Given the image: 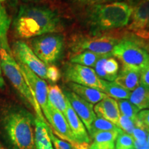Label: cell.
Listing matches in <instances>:
<instances>
[{"instance_id": "6da1fadb", "label": "cell", "mask_w": 149, "mask_h": 149, "mask_svg": "<svg viewBox=\"0 0 149 149\" xmlns=\"http://www.w3.org/2000/svg\"><path fill=\"white\" fill-rule=\"evenodd\" d=\"M35 118L17 104L8 103L0 109V136L8 149H36Z\"/></svg>"}, {"instance_id": "7a4b0ae2", "label": "cell", "mask_w": 149, "mask_h": 149, "mask_svg": "<svg viewBox=\"0 0 149 149\" xmlns=\"http://www.w3.org/2000/svg\"><path fill=\"white\" fill-rule=\"evenodd\" d=\"M16 38L29 39L58 33L62 30L60 18L46 6L31 4L20 6L12 24Z\"/></svg>"}, {"instance_id": "3957f363", "label": "cell", "mask_w": 149, "mask_h": 149, "mask_svg": "<svg viewBox=\"0 0 149 149\" xmlns=\"http://www.w3.org/2000/svg\"><path fill=\"white\" fill-rule=\"evenodd\" d=\"M133 8L132 6L122 1L100 3L91 6L88 15L93 33L97 34L100 31L127 26L131 17Z\"/></svg>"}, {"instance_id": "277c9868", "label": "cell", "mask_w": 149, "mask_h": 149, "mask_svg": "<svg viewBox=\"0 0 149 149\" xmlns=\"http://www.w3.org/2000/svg\"><path fill=\"white\" fill-rule=\"evenodd\" d=\"M0 58L2 72L22 97L24 102L35 110L37 119L48 123L43 115L40 105L35 100L29 85L24 79L18 64L13 56L12 51H8L4 48H0Z\"/></svg>"}, {"instance_id": "5b68a950", "label": "cell", "mask_w": 149, "mask_h": 149, "mask_svg": "<svg viewBox=\"0 0 149 149\" xmlns=\"http://www.w3.org/2000/svg\"><path fill=\"white\" fill-rule=\"evenodd\" d=\"M112 55L122 62L124 68L141 72L149 65L148 52L139 42L127 39L120 40L113 48Z\"/></svg>"}, {"instance_id": "8992f818", "label": "cell", "mask_w": 149, "mask_h": 149, "mask_svg": "<svg viewBox=\"0 0 149 149\" xmlns=\"http://www.w3.org/2000/svg\"><path fill=\"white\" fill-rule=\"evenodd\" d=\"M64 37L57 33L43 35L33 38L31 48L36 56L47 65H55L61 59L64 50Z\"/></svg>"}, {"instance_id": "52a82bcc", "label": "cell", "mask_w": 149, "mask_h": 149, "mask_svg": "<svg viewBox=\"0 0 149 149\" xmlns=\"http://www.w3.org/2000/svg\"><path fill=\"white\" fill-rule=\"evenodd\" d=\"M120 40L116 37L104 35L95 37H75L71 43L70 49L74 53L90 51L101 55H111Z\"/></svg>"}, {"instance_id": "ba28073f", "label": "cell", "mask_w": 149, "mask_h": 149, "mask_svg": "<svg viewBox=\"0 0 149 149\" xmlns=\"http://www.w3.org/2000/svg\"><path fill=\"white\" fill-rule=\"evenodd\" d=\"M64 76L70 82L95 88L104 93L105 81L99 77L95 70L90 67L67 63L64 66Z\"/></svg>"}, {"instance_id": "9c48e42d", "label": "cell", "mask_w": 149, "mask_h": 149, "mask_svg": "<svg viewBox=\"0 0 149 149\" xmlns=\"http://www.w3.org/2000/svg\"><path fill=\"white\" fill-rule=\"evenodd\" d=\"M12 55L17 63L25 65L42 79H47V66L40 60L30 46L22 40H17L12 44Z\"/></svg>"}, {"instance_id": "30bf717a", "label": "cell", "mask_w": 149, "mask_h": 149, "mask_svg": "<svg viewBox=\"0 0 149 149\" xmlns=\"http://www.w3.org/2000/svg\"><path fill=\"white\" fill-rule=\"evenodd\" d=\"M44 115L54 134L63 140L69 142L74 148L83 149L82 146L74 138L64 115L55 109L49 102Z\"/></svg>"}, {"instance_id": "8fae6325", "label": "cell", "mask_w": 149, "mask_h": 149, "mask_svg": "<svg viewBox=\"0 0 149 149\" xmlns=\"http://www.w3.org/2000/svg\"><path fill=\"white\" fill-rule=\"evenodd\" d=\"M17 64L24 79L33 93V97L40 105L44 114L46 111V108L48 104V86L46 81L37 76L35 72L29 69L25 65L20 64V63H17Z\"/></svg>"}, {"instance_id": "7c38bea8", "label": "cell", "mask_w": 149, "mask_h": 149, "mask_svg": "<svg viewBox=\"0 0 149 149\" xmlns=\"http://www.w3.org/2000/svg\"><path fill=\"white\" fill-rule=\"evenodd\" d=\"M131 23L128 29L137 36L149 38V0H141L133 8Z\"/></svg>"}, {"instance_id": "4fadbf2b", "label": "cell", "mask_w": 149, "mask_h": 149, "mask_svg": "<svg viewBox=\"0 0 149 149\" xmlns=\"http://www.w3.org/2000/svg\"><path fill=\"white\" fill-rule=\"evenodd\" d=\"M17 3L18 0H0V48L8 51H11L8 33L14 19L13 15L17 13Z\"/></svg>"}, {"instance_id": "5bb4252c", "label": "cell", "mask_w": 149, "mask_h": 149, "mask_svg": "<svg viewBox=\"0 0 149 149\" xmlns=\"http://www.w3.org/2000/svg\"><path fill=\"white\" fill-rule=\"evenodd\" d=\"M64 93L65 97L70 102L72 108L84 124L86 128L88 130H90L91 124L97 117L94 111L93 104L81 98L72 91L64 90Z\"/></svg>"}, {"instance_id": "9a60e30c", "label": "cell", "mask_w": 149, "mask_h": 149, "mask_svg": "<svg viewBox=\"0 0 149 149\" xmlns=\"http://www.w3.org/2000/svg\"><path fill=\"white\" fill-rule=\"evenodd\" d=\"M66 100L67 107L65 117L77 142L82 146L83 149H88L90 146V137L86 132L84 124L76 114L67 98Z\"/></svg>"}, {"instance_id": "2e32d148", "label": "cell", "mask_w": 149, "mask_h": 149, "mask_svg": "<svg viewBox=\"0 0 149 149\" xmlns=\"http://www.w3.org/2000/svg\"><path fill=\"white\" fill-rule=\"evenodd\" d=\"M94 111L98 117L109 121L118 126L121 114L117 102L113 98L107 96L103 99L96 104Z\"/></svg>"}, {"instance_id": "e0dca14e", "label": "cell", "mask_w": 149, "mask_h": 149, "mask_svg": "<svg viewBox=\"0 0 149 149\" xmlns=\"http://www.w3.org/2000/svg\"><path fill=\"white\" fill-rule=\"evenodd\" d=\"M95 71L100 78L113 81L116 79L119 70V64L115 58L105 56L102 57L95 64Z\"/></svg>"}, {"instance_id": "ac0fdd59", "label": "cell", "mask_w": 149, "mask_h": 149, "mask_svg": "<svg viewBox=\"0 0 149 149\" xmlns=\"http://www.w3.org/2000/svg\"><path fill=\"white\" fill-rule=\"evenodd\" d=\"M114 82L126 90L133 91L140 84V72L122 68Z\"/></svg>"}, {"instance_id": "d6986e66", "label": "cell", "mask_w": 149, "mask_h": 149, "mask_svg": "<svg viewBox=\"0 0 149 149\" xmlns=\"http://www.w3.org/2000/svg\"><path fill=\"white\" fill-rule=\"evenodd\" d=\"M68 86L72 92L92 104H97L108 96L106 93L97 90L95 88L84 86L75 83L70 82L68 84Z\"/></svg>"}, {"instance_id": "ffe728a7", "label": "cell", "mask_w": 149, "mask_h": 149, "mask_svg": "<svg viewBox=\"0 0 149 149\" xmlns=\"http://www.w3.org/2000/svg\"><path fill=\"white\" fill-rule=\"evenodd\" d=\"M48 123L37 119L35 120V141L36 149H51L53 145L48 133Z\"/></svg>"}, {"instance_id": "44dd1931", "label": "cell", "mask_w": 149, "mask_h": 149, "mask_svg": "<svg viewBox=\"0 0 149 149\" xmlns=\"http://www.w3.org/2000/svg\"><path fill=\"white\" fill-rule=\"evenodd\" d=\"M48 101L55 109L60 111L65 117L67 107V100L64 92L59 88V86H48Z\"/></svg>"}, {"instance_id": "7402d4cb", "label": "cell", "mask_w": 149, "mask_h": 149, "mask_svg": "<svg viewBox=\"0 0 149 149\" xmlns=\"http://www.w3.org/2000/svg\"><path fill=\"white\" fill-rule=\"evenodd\" d=\"M129 102L140 110L149 107V88L142 85H139L130 93Z\"/></svg>"}, {"instance_id": "603a6c76", "label": "cell", "mask_w": 149, "mask_h": 149, "mask_svg": "<svg viewBox=\"0 0 149 149\" xmlns=\"http://www.w3.org/2000/svg\"><path fill=\"white\" fill-rule=\"evenodd\" d=\"M107 130V131H100L91 135L92 137L93 143L101 146L107 147H115V143L117 135L120 130Z\"/></svg>"}, {"instance_id": "cb8c5ba5", "label": "cell", "mask_w": 149, "mask_h": 149, "mask_svg": "<svg viewBox=\"0 0 149 149\" xmlns=\"http://www.w3.org/2000/svg\"><path fill=\"white\" fill-rule=\"evenodd\" d=\"M105 56L111 57V55H101L90 51H84L72 56L70 58V62L88 67L94 66L99 59Z\"/></svg>"}, {"instance_id": "d4e9b609", "label": "cell", "mask_w": 149, "mask_h": 149, "mask_svg": "<svg viewBox=\"0 0 149 149\" xmlns=\"http://www.w3.org/2000/svg\"><path fill=\"white\" fill-rule=\"evenodd\" d=\"M107 93L109 97H111L113 99L117 100H127L129 99L130 95V91L123 88L115 84L114 81H106L104 93Z\"/></svg>"}, {"instance_id": "484cf974", "label": "cell", "mask_w": 149, "mask_h": 149, "mask_svg": "<svg viewBox=\"0 0 149 149\" xmlns=\"http://www.w3.org/2000/svg\"><path fill=\"white\" fill-rule=\"evenodd\" d=\"M118 126L113 124L107 120H104L101 117H96L91 124L90 130H88L90 135L97 133L100 131H107V130H119Z\"/></svg>"}, {"instance_id": "4316f807", "label": "cell", "mask_w": 149, "mask_h": 149, "mask_svg": "<svg viewBox=\"0 0 149 149\" xmlns=\"http://www.w3.org/2000/svg\"><path fill=\"white\" fill-rule=\"evenodd\" d=\"M117 104H118L120 114H122L121 115L127 117L133 121L136 120L139 110L135 105L125 100H119Z\"/></svg>"}, {"instance_id": "83f0119b", "label": "cell", "mask_w": 149, "mask_h": 149, "mask_svg": "<svg viewBox=\"0 0 149 149\" xmlns=\"http://www.w3.org/2000/svg\"><path fill=\"white\" fill-rule=\"evenodd\" d=\"M133 147L134 139L133 137L121 130L115 140V149H130Z\"/></svg>"}, {"instance_id": "f1b7e54d", "label": "cell", "mask_w": 149, "mask_h": 149, "mask_svg": "<svg viewBox=\"0 0 149 149\" xmlns=\"http://www.w3.org/2000/svg\"><path fill=\"white\" fill-rule=\"evenodd\" d=\"M48 130L51 142L55 149H74L73 146L69 142L63 140L61 139H59L58 137H56L50 126H48Z\"/></svg>"}, {"instance_id": "f546056e", "label": "cell", "mask_w": 149, "mask_h": 149, "mask_svg": "<svg viewBox=\"0 0 149 149\" xmlns=\"http://www.w3.org/2000/svg\"><path fill=\"white\" fill-rule=\"evenodd\" d=\"M136 126L146 130L149 133V109H144L139 111L135 120Z\"/></svg>"}, {"instance_id": "4dcf8cb0", "label": "cell", "mask_w": 149, "mask_h": 149, "mask_svg": "<svg viewBox=\"0 0 149 149\" xmlns=\"http://www.w3.org/2000/svg\"><path fill=\"white\" fill-rule=\"evenodd\" d=\"M118 127L121 128L124 132L131 135L134 128L136 127L135 121L132 120L131 119L124 116V115H121L120 120H119Z\"/></svg>"}, {"instance_id": "1f68e13d", "label": "cell", "mask_w": 149, "mask_h": 149, "mask_svg": "<svg viewBox=\"0 0 149 149\" xmlns=\"http://www.w3.org/2000/svg\"><path fill=\"white\" fill-rule=\"evenodd\" d=\"M60 70L55 65H50L46 70V78L52 82L55 83L61 78Z\"/></svg>"}, {"instance_id": "d6a6232c", "label": "cell", "mask_w": 149, "mask_h": 149, "mask_svg": "<svg viewBox=\"0 0 149 149\" xmlns=\"http://www.w3.org/2000/svg\"><path fill=\"white\" fill-rule=\"evenodd\" d=\"M147 135L148 132L144 128L140 127H136L134 128L133 133L131 134V136L133 137L134 140L137 141H146Z\"/></svg>"}, {"instance_id": "836d02e7", "label": "cell", "mask_w": 149, "mask_h": 149, "mask_svg": "<svg viewBox=\"0 0 149 149\" xmlns=\"http://www.w3.org/2000/svg\"><path fill=\"white\" fill-rule=\"evenodd\" d=\"M140 84L141 85L149 88V65L141 70Z\"/></svg>"}, {"instance_id": "e575fe53", "label": "cell", "mask_w": 149, "mask_h": 149, "mask_svg": "<svg viewBox=\"0 0 149 149\" xmlns=\"http://www.w3.org/2000/svg\"><path fill=\"white\" fill-rule=\"evenodd\" d=\"M73 1L75 3H78V4L92 6L103 3L106 0H73Z\"/></svg>"}, {"instance_id": "d590c367", "label": "cell", "mask_w": 149, "mask_h": 149, "mask_svg": "<svg viewBox=\"0 0 149 149\" xmlns=\"http://www.w3.org/2000/svg\"><path fill=\"white\" fill-rule=\"evenodd\" d=\"M134 148L135 149H149V144L147 141L134 140Z\"/></svg>"}, {"instance_id": "8d00e7d4", "label": "cell", "mask_w": 149, "mask_h": 149, "mask_svg": "<svg viewBox=\"0 0 149 149\" xmlns=\"http://www.w3.org/2000/svg\"><path fill=\"white\" fill-rule=\"evenodd\" d=\"M88 149H115V147H107V146H101V145H98L95 143H93L92 144L90 145Z\"/></svg>"}, {"instance_id": "74e56055", "label": "cell", "mask_w": 149, "mask_h": 149, "mask_svg": "<svg viewBox=\"0 0 149 149\" xmlns=\"http://www.w3.org/2000/svg\"><path fill=\"white\" fill-rule=\"evenodd\" d=\"M5 87V82L4 79L3 77H0V89L4 88Z\"/></svg>"}, {"instance_id": "f35d334b", "label": "cell", "mask_w": 149, "mask_h": 149, "mask_svg": "<svg viewBox=\"0 0 149 149\" xmlns=\"http://www.w3.org/2000/svg\"><path fill=\"white\" fill-rule=\"evenodd\" d=\"M128 1H129V2L130 3V6H132L133 4L136 5L139 1H141V0H128Z\"/></svg>"}, {"instance_id": "ab89813d", "label": "cell", "mask_w": 149, "mask_h": 149, "mask_svg": "<svg viewBox=\"0 0 149 149\" xmlns=\"http://www.w3.org/2000/svg\"><path fill=\"white\" fill-rule=\"evenodd\" d=\"M142 45H143V46H144V48H145V49H146L149 53V42L147 43L146 44H144H144H142Z\"/></svg>"}, {"instance_id": "60d3db41", "label": "cell", "mask_w": 149, "mask_h": 149, "mask_svg": "<svg viewBox=\"0 0 149 149\" xmlns=\"http://www.w3.org/2000/svg\"><path fill=\"white\" fill-rule=\"evenodd\" d=\"M25 3H30V2H35V1H38L40 0H22Z\"/></svg>"}, {"instance_id": "b9f144b4", "label": "cell", "mask_w": 149, "mask_h": 149, "mask_svg": "<svg viewBox=\"0 0 149 149\" xmlns=\"http://www.w3.org/2000/svg\"><path fill=\"white\" fill-rule=\"evenodd\" d=\"M0 77H2V70H1V58H0Z\"/></svg>"}, {"instance_id": "7bdbcfd3", "label": "cell", "mask_w": 149, "mask_h": 149, "mask_svg": "<svg viewBox=\"0 0 149 149\" xmlns=\"http://www.w3.org/2000/svg\"><path fill=\"white\" fill-rule=\"evenodd\" d=\"M146 141H147V142H148V144H149V133H148V135H147V139H146Z\"/></svg>"}, {"instance_id": "ee69618b", "label": "cell", "mask_w": 149, "mask_h": 149, "mask_svg": "<svg viewBox=\"0 0 149 149\" xmlns=\"http://www.w3.org/2000/svg\"><path fill=\"white\" fill-rule=\"evenodd\" d=\"M110 1H121V0H110Z\"/></svg>"}, {"instance_id": "f6af8a7d", "label": "cell", "mask_w": 149, "mask_h": 149, "mask_svg": "<svg viewBox=\"0 0 149 149\" xmlns=\"http://www.w3.org/2000/svg\"><path fill=\"white\" fill-rule=\"evenodd\" d=\"M130 149H135V148L133 147V148H130Z\"/></svg>"}, {"instance_id": "bcb514c9", "label": "cell", "mask_w": 149, "mask_h": 149, "mask_svg": "<svg viewBox=\"0 0 149 149\" xmlns=\"http://www.w3.org/2000/svg\"><path fill=\"white\" fill-rule=\"evenodd\" d=\"M0 149H2V148H0Z\"/></svg>"}, {"instance_id": "7dc6e473", "label": "cell", "mask_w": 149, "mask_h": 149, "mask_svg": "<svg viewBox=\"0 0 149 149\" xmlns=\"http://www.w3.org/2000/svg\"><path fill=\"white\" fill-rule=\"evenodd\" d=\"M74 149H76V148H74Z\"/></svg>"}, {"instance_id": "c3c4849f", "label": "cell", "mask_w": 149, "mask_h": 149, "mask_svg": "<svg viewBox=\"0 0 149 149\" xmlns=\"http://www.w3.org/2000/svg\"><path fill=\"white\" fill-rule=\"evenodd\" d=\"M148 109H149V107H148Z\"/></svg>"}]
</instances>
